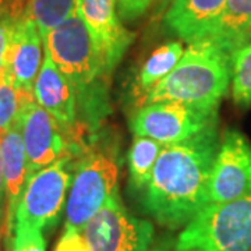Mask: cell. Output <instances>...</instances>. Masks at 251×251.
I'll return each mask as SVG.
<instances>
[{
    "mask_svg": "<svg viewBox=\"0 0 251 251\" xmlns=\"http://www.w3.org/2000/svg\"><path fill=\"white\" fill-rule=\"evenodd\" d=\"M218 122L181 143L163 145L144 190V211L168 229H179L206 206L208 181L219 148Z\"/></svg>",
    "mask_w": 251,
    "mask_h": 251,
    "instance_id": "1",
    "label": "cell"
},
{
    "mask_svg": "<svg viewBox=\"0 0 251 251\" xmlns=\"http://www.w3.org/2000/svg\"><path fill=\"white\" fill-rule=\"evenodd\" d=\"M42 41L56 67L72 84L78 112L95 128L109 113L110 74L90 28L75 11Z\"/></svg>",
    "mask_w": 251,
    "mask_h": 251,
    "instance_id": "2",
    "label": "cell"
},
{
    "mask_svg": "<svg viewBox=\"0 0 251 251\" xmlns=\"http://www.w3.org/2000/svg\"><path fill=\"white\" fill-rule=\"evenodd\" d=\"M232 81V52L211 41L190 44L166 77L148 91L143 105L179 102L218 109Z\"/></svg>",
    "mask_w": 251,
    "mask_h": 251,
    "instance_id": "3",
    "label": "cell"
},
{
    "mask_svg": "<svg viewBox=\"0 0 251 251\" xmlns=\"http://www.w3.org/2000/svg\"><path fill=\"white\" fill-rule=\"evenodd\" d=\"M172 251H251V196L201 209Z\"/></svg>",
    "mask_w": 251,
    "mask_h": 251,
    "instance_id": "4",
    "label": "cell"
},
{
    "mask_svg": "<svg viewBox=\"0 0 251 251\" xmlns=\"http://www.w3.org/2000/svg\"><path fill=\"white\" fill-rule=\"evenodd\" d=\"M72 181V158L67 153L34 173L20 198L16 225H28L41 232L54 227L62 215Z\"/></svg>",
    "mask_w": 251,
    "mask_h": 251,
    "instance_id": "5",
    "label": "cell"
},
{
    "mask_svg": "<svg viewBox=\"0 0 251 251\" xmlns=\"http://www.w3.org/2000/svg\"><path fill=\"white\" fill-rule=\"evenodd\" d=\"M117 193V165L108 153L91 152L80 162L66 202L64 230L80 232Z\"/></svg>",
    "mask_w": 251,
    "mask_h": 251,
    "instance_id": "6",
    "label": "cell"
},
{
    "mask_svg": "<svg viewBox=\"0 0 251 251\" xmlns=\"http://www.w3.org/2000/svg\"><path fill=\"white\" fill-rule=\"evenodd\" d=\"M218 122V109H202L179 102L143 105L131 120L135 135L148 137L162 145L181 143Z\"/></svg>",
    "mask_w": 251,
    "mask_h": 251,
    "instance_id": "7",
    "label": "cell"
},
{
    "mask_svg": "<svg viewBox=\"0 0 251 251\" xmlns=\"http://www.w3.org/2000/svg\"><path fill=\"white\" fill-rule=\"evenodd\" d=\"M82 233L91 251H150L153 225L131 215L116 196L91 218Z\"/></svg>",
    "mask_w": 251,
    "mask_h": 251,
    "instance_id": "8",
    "label": "cell"
},
{
    "mask_svg": "<svg viewBox=\"0 0 251 251\" xmlns=\"http://www.w3.org/2000/svg\"><path fill=\"white\" fill-rule=\"evenodd\" d=\"M251 196V144L237 130H226L219 141L208 181L206 206Z\"/></svg>",
    "mask_w": 251,
    "mask_h": 251,
    "instance_id": "9",
    "label": "cell"
},
{
    "mask_svg": "<svg viewBox=\"0 0 251 251\" xmlns=\"http://www.w3.org/2000/svg\"><path fill=\"white\" fill-rule=\"evenodd\" d=\"M18 123L27 153L29 179L34 173L66 153V143L62 127L54 117L36 103L34 97L24 99L18 113Z\"/></svg>",
    "mask_w": 251,
    "mask_h": 251,
    "instance_id": "10",
    "label": "cell"
},
{
    "mask_svg": "<svg viewBox=\"0 0 251 251\" xmlns=\"http://www.w3.org/2000/svg\"><path fill=\"white\" fill-rule=\"evenodd\" d=\"M77 13L84 20L99 48L109 74L123 59L134 41L117 16L116 0H78Z\"/></svg>",
    "mask_w": 251,
    "mask_h": 251,
    "instance_id": "11",
    "label": "cell"
},
{
    "mask_svg": "<svg viewBox=\"0 0 251 251\" xmlns=\"http://www.w3.org/2000/svg\"><path fill=\"white\" fill-rule=\"evenodd\" d=\"M42 50L41 32L25 13L14 24L6 59V77L21 94L34 95V84L44 62Z\"/></svg>",
    "mask_w": 251,
    "mask_h": 251,
    "instance_id": "12",
    "label": "cell"
},
{
    "mask_svg": "<svg viewBox=\"0 0 251 251\" xmlns=\"http://www.w3.org/2000/svg\"><path fill=\"white\" fill-rule=\"evenodd\" d=\"M0 163L6 190V211L1 232L9 247L14 232L18 202L28 181L27 153L18 119L11 127L0 133Z\"/></svg>",
    "mask_w": 251,
    "mask_h": 251,
    "instance_id": "13",
    "label": "cell"
},
{
    "mask_svg": "<svg viewBox=\"0 0 251 251\" xmlns=\"http://www.w3.org/2000/svg\"><path fill=\"white\" fill-rule=\"evenodd\" d=\"M34 99L54 117L62 130H74L78 117L75 92L45 49L44 62L34 84Z\"/></svg>",
    "mask_w": 251,
    "mask_h": 251,
    "instance_id": "14",
    "label": "cell"
},
{
    "mask_svg": "<svg viewBox=\"0 0 251 251\" xmlns=\"http://www.w3.org/2000/svg\"><path fill=\"white\" fill-rule=\"evenodd\" d=\"M226 0H172L165 10L163 23L168 29L187 42H198L224 9Z\"/></svg>",
    "mask_w": 251,
    "mask_h": 251,
    "instance_id": "15",
    "label": "cell"
},
{
    "mask_svg": "<svg viewBox=\"0 0 251 251\" xmlns=\"http://www.w3.org/2000/svg\"><path fill=\"white\" fill-rule=\"evenodd\" d=\"M251 36V0H226L224 9L201 41H211L233 53Z\"/></svg>",
    "mask_w": 251,
    "mask_h": 251,
    "instance_id": "16",
    "label": "cell"
},
{
    "mask_svg": "<svg viewBox=\"0 0 251 251\" xmlns=\"http://www.w3.org/2000/svg\"><path fill=\"white\" fill-rule=\"evenodd\" d=\"M162 148L163 145L152 138L135 135L128 151V175L133 188L144 191L148 186Z\"/></svg>",
    "mask_w": 251,
    "mask_h": 251,
    "instance_id": "17",
    "label": "cell"
},
{
    "mask_svg": "<svg viewBox=\"0 0 251 251\" xmlns=\"http://www.w3.org/2000/svg\"><path fill=\"white\" fill-rule=\"evenodd\" d=\"M183 53L184 49L180 42H168L155 49L138 73L140 91L148 92L152 90L163 77H166L175 69Z\"/></svg>",
    "mask_w": 251,
    "mask_h": 251,
    "instance_id": "18",
    "label": "cell"
},
{
    "mask_svg": "<svg viewBox=\"0 0 251 251\" xmlns=\"http://www.w3.org/2000/svg\"><path fill=\"white\" fill-rule=\"evenodd\" d=\"M78 0H27V16L34 20L44 38L77 11Z\"/></svg>",
    "mask_w": 251,
    "mask_h": 251,
    "instance_id": "19",
    "label": "cell"
},
{
    "mask_svg": "<svg viewBox=\"0 0 251 251\" xmlns=\"http://www.w3.org/2000/svg\"><path fill=\"white\" fill-rule=\"evenodd\" d=\"M232 95L240 106L251 105V36L232 53Z\"/></svg>",
    "mask_w": 251,
    "mask_h": 251,
    "instance_id": "20",
    "label": "cell"
},
{
    "mask_svg": "<svg viewBox=\"0 0 251 251\" xmlns=\"http://www.w3.org/2000/svg\"><path fill=\"white\" fill-rule=\"evenodd\" d=\"M28 97L34 95L21 94L14 88L6 75L0 80V133L17 122L21 105Z\"/></svg>",
    "mask_w": 251,
    "mask_h": 251,
    "instance_id": "21",
    "label": "cell"
},
{
    "mask_svg": "<svg viewBox=\"0 0 251 251\" xmlns=\"http://www.w3.org/2000/svg\"><path fill=\"white\" fill-rule=\"evenodd\" d=\"M27 0H11L7 10L0 16V80L6 75V59L13 28L18 18L25 14Z\"/></svg>",
    "mask_w": 251,
    "mask_h": 251,
    "instance_id": "22",
    "label": "cell"
},
{
    "mask_svg": "<svg viewBox=\"0 0 251 251\" xmlns=\"http://www.w3.org/2000/svg\"><path fill=\"white\" fill-rule=\"evenodd\" d=\"M9 247H11V251H46L42 232L32 226L20 224L14 226Z\"/></svg>",
    "mask_w": 251,
    "mask_h": 251,
    "instance_id": "23",
    "label": "cell"
},
{
    "mask_svg": "<svg viewBox=\"0 0 251 251\" xmlns=\"http://www.w3.org/2000/svg\"><path fill=\"white\" fill-rule=\"evenodd\" d=\"M153 3L155 0H119L116 3L117 16L122 23H133L143 17Z\"/></svg>",
    "mask_w": 251,
    "mask_h": 251,
    "instance_id": "24",
    "label": "cell"
},
{
    "mask_svg": "<svg viewBox=\"0 0 251 251\" xmlns=\"http://www.w3.org/2000/svg\"><path fill=\"white\" fill-rule=\"evenodd\" d=\"M54 251H91V247L82 230H63Z\"/></svg>",
    "mask_w": 251,
    "mask_h": 251,
    "instance_id": "25",
    "label": "cell"
},
{
    "mask_svg": "<svg viewBox=\"0 0 251 251\" xmlns=\"http://www.w3.org/2000/svg\"><path fill=\"white\" fill-rule=\"evenodd\" d=\"M4 211H6V190H4V179H3V171L0 163V218H3Z\"/></svg>",
    "mask_w": 251,
    "mask_h": 251,
    "instance_id": "26",
    "label": "cell"
},
{
    "mask_svg": "<svg viewBox=\"0 0 251 251\" xmlns=\"http://www.w3.org/2000/svg\"><path fill=\"white\" fill-rule=\"evenodd\" d=\"M11 0H0V16L7 10V7L10 6Z\"/></svg>",
    "mask_w": 251,
    "mask_h": 251,
    "instance_id": "27",
    "label": "cell"
},
{
    "mask_svg": "<svg viewBox=\"0 0 251 251\" xmlns=\"http://www.w3.org/2000/svg\"><path fill=\"white\" fill-rule=\"evenodd\" d=\"M171 1L172 0H161V3H159V11H165V10H166V6H169Z\"/></svg>",
    "mask_w": 251,
    "mask_h": 251,
    "instance_id": "28",
    "label": "cell"
},
{
    "mask_svg": "<svg viewBox=\"0 0 251 251\" xmlns=\"http://www.w3.org/2000/svg\"><path fill=\"white\" fill-rule=\"evenodd\" d=\"M150 251H172L171 247L169 246H158V247H155L152 250Z\"/></svg>",
    "mask_w": 251,
    "mask_h": 251,
    "instance_id": "29",
    "label": "cell"
},
{
    "mask_svg": "<svg viewBox=\"0 0 251 251\" xmlns=\"http://www.w3.org/2000/svg\"><path fill=\"white\" fill-rule=\"evenodd\" d=\"M117 1H119V0H116V3H117Z\"/></svg>",
    "mask_w": 251,
    "mask_h": 251,
    "instance_id": "30",
    "label": "cell"
},
{
    "mask_svg": "<svg viewBox=\"0 0 251 251\" xmlns=\"http://www.w3.org/2000/svg\"><path fill=\"white\" fill-rule=\"evenodd\" d=\"M0 219H1V218H0Z\"/></svg>",
    "mask_w": 251,
    "mask_h": 251,
    "instance_id": "31",
    "label": "cell"
}]
</instances>
